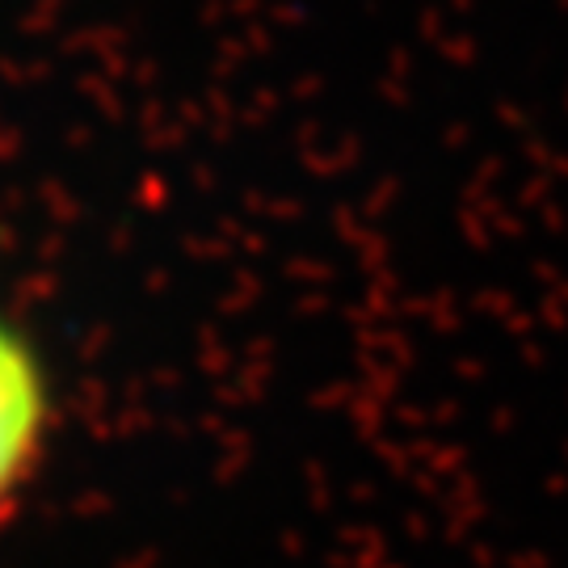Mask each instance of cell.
Wrapping results in <instances>:
<instances>
[{"instance_id": "6da1fadb", "label": "cell", "mask_w": 568, "mask_h": 568, "mask_svg": "<svg viewBox=\"0 0 568 568\" xmlns=\"http://www.w3.org/2000/svg\"><path fill=\"white\" fill-rule=\"evenodd\" d=\"M42 413L47 396H42L39 363L30 358V349L13 328L0 325V493L26 471L39 447Z\"/></svg>"}]
</instances>
